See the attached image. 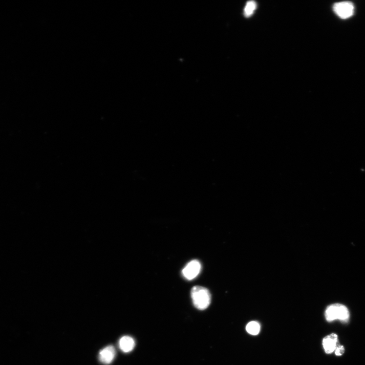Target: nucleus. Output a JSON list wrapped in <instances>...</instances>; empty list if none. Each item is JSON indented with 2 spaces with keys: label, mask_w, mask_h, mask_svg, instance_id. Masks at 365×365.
<instances>
[{
  "label": "nucleus",
  "mask_w": 365,
  "mask_h": 365,
  "mask_svg": "<svg viewBox=\"0 0 365 365\" xmlns=\"http://www.w3.org/2000/svg\"><path fill=\"white\" fill-rule=\"evenodd\" d=\"M191 296L194 306L199 310H205L211 304V295L206 288L199 286L193 287L191 291Z\"/></svg>",
  "instance_id": "1"
},
{
  "label": "nucleus",
  "mask_w": 365,
  "mask_h": 365,
  "mask_svg": "<svg viewBox=\"0 0 365 365\" xmlns=\"http://www.w3.org/2000/svg\"><path fill=\"white\" fill-rule=\"evenodd\" d=\"M325 317L328 322L339 320L347 322L349 318L348 308L344 305L334 304L329 306L325 312Z\"/></svg>",
  "instance_id": "2"
},
{
  "label": "nucleus",
  "mask_w": 365,
  "mask_h": 365,
  "mask_svg": "<svg viewBox=\"0 0 365 365\" xmlns=\"http://www.w3.org/2000/svg\"><path fill=\"white\" fill-rule=\"evenodd\" d=\"M333 10L338 17L345 20L354 15L355 7L350 2L344 1L335 3L333 6Z\"/></svg>",
  "instance_id": "3"
},
{
  "label": "nucleus",
  "mask_w": 365,
  "mask_h": 365,
  "mask_svg": "<svg viewBox=\"0 0 365 365\" xmlns=\"http://www.w3.org/2000/svg\"><path fill=\"white\" fill-rule=\"evenodd\" d=\"M201 265L200 262L193 260L189 262L182 270L184 277L188 280H193L199 275Z\"/></svg>",
  "instance_id": "4"
},
{
  "label": "nucleus",
  "mask_w": 365,
  "mask_h": 365,
  "mask_svg": "<svg viewBox=\"0 0 365 365\" xmlns=\"http://www.w3.org/2000/svg\"><path fill=\"white\" fill-rule=\"evenodd\" d=\"M338 336L335 333H332L324 338L322 341V346L326 354H330L335 351L338 346Z\"/></svg>",
  "instance_id": "5"
},
{
  "label": "nucleus",
  "mask_w": 365,
  "mask_h": 365,
  "mask_svg": "<svg viewBox=\"0 0 365 365\" xmlns=\"http://www.w3.org/2000/svg\"><path fill=\"white\" fill-rule=\"evenodd\" d=\"M116 355L115 349L114 346H108L102 349L99 354V360L105 365L111 364L114 359Z\"/></svg>",
  "instance_id": "6"
},
{
  "label": "nucleus",
  "mask_w": 365,
  "mask_h": 365,
  "mask_svg": "<svg viewBox=\"0 0 365 365\" xmlns=\"http://www.w3.org/2000/svg\"><path fill=\"white\" fill-rule=\"evenodd\" d=\"M119 346L120 349L124 353H129L135 346V342L131 337L125 336L119 341Z\"/></svg>",
  "instance_id": "7"
},
{
  "label": "nucleus",
  "mask_w": 365,
  "mask_h": 365,
  "mask_svg": "<svg viewBox=\"0 0 365 365\" xmlns=\"http://www.w3.org/2000/svg\"><path fill=\"white\" fill-rule=\"evenodd\" d=\"M246 330L251 335H258L260 331V324L256 321L250 322L247 324Z\"/></svg>",
  "instance_id": "8"
},
{
  "label": "nucleus",
  "mask_w": 365,
  "mask_h": 365,
  "mask_svg": "<svg viewBox=\"0 0 365 365\" xmlns=\"http://www.w3.org/2000/svg\"><path fill=\"white\" fill-rule=\"evenodd\" d=\"M256 7L257 4L255 1H251L247 2L244 9L245 16L249 18L252 16Z\"/></svg>",
  "instance_id": "9"
},
{
  "label": "nucleus",
  "mask_w": 365,
  "mask_h": 365,
  "mask_svg": "<svg viewBox=\"0 0 365 365\" xmlns=\"http://www.w3.org/2000/svg\"><path fill=\"white\" fill-rule=\"evenodd\" d=\"M344 351L345 348L344 346L338 345L335 350V355L337 356H342L344 354Z\"/></svg>",
  "instance_id": "10"
}]
</instances>
